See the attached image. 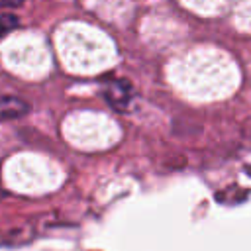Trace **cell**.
Segmentation results:
<instances>
[{
	"label": "cell",
	"instance_id": "6da1fadb",
	"mask_svg": "<svg viewBox=\"0 0 251 251\" xmlns=\"http://www.w3.org/2000/svg\"><path fill=\"white\" fill-rule=\"evenodd\" d=\"M27 102L16 96H2L0 98V120H14L27 112Z\"/></svg>",
	"mask_w": 251,
	"mask_h": 251
},
{
	"label": "cell",
	"instance_id": "7a4b0ae2",
	"mask_svg": "<svg viewBox=\"0 0 251 251\" xmlns=\"http://www.w3.org/2000/svg\"><path fill=\"white\" fill-rule=\"evenodd\" d=\"M20 24H18V18L14 14H0V39L4 35H8L12 29H16Z\"/></svg>",
	"mask_w": 251,
	"mask_h": 251
},
{
	"label": "cell",
	"instance_id": "3957f363",
	"mask_svg": "<svg viewBox=\"0 0 251 251\" xmlns=\"http://www.w3.org/2000/svg\"><path fill=\"white\" fill-rule=\"evenodd\" d=\"M24 0H0V8H18Z\"/></svg>",
	"mask_w": 251,
	"mask_h": 251
}]
</instances>
